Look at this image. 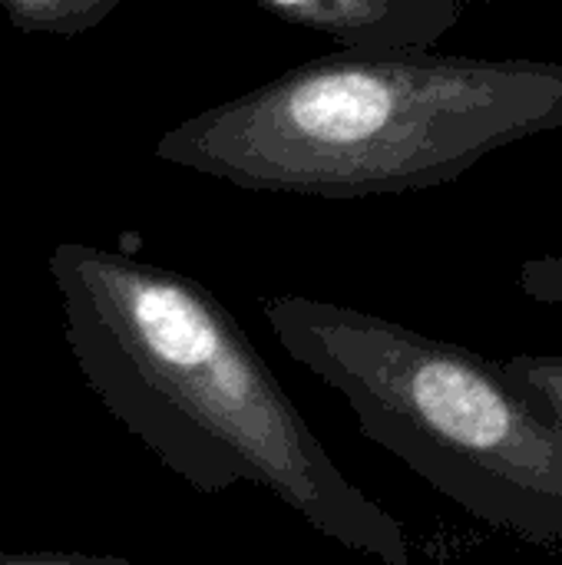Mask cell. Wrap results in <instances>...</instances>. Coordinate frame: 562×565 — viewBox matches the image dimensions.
Masks as SVG:
<instances>
[{
    "mask_svg": "<svg viewBox=\"0 0 562 565\" xmlns=\"http://www.w3.org/2000/svg\"><path fill=\"white\" fill-rule=\"evenodd\" d=\"M99 404L195 493L252 483L331 543L411 565L404 526L321 447L235 315L192 275L86 242L46 258Z\"/></svg>",
    "mask_w": 562,
    "mask_h": 565,
    "instance_id": "6da1fadb",
    "label": "cell"
},
{
    "mask_svg": "<svg viewBox=\"0 0 562 565\" xmlns=\"http://www.w3.org/2000/svg\"><path fill=\"white\" fill-rule=\"evenodd\" d=\"M560 126L562 63L344 50L185 116L156 159L245 192L361 199L447 185Z\"/></svg>",
    "mask_w": 562,
    "mask_h": 565,
    "instance_id": "7a4b0ae2",
    "label": "cell"
},
{
    "mask_svg": "<svg viewBox=\"0 0 562 565\" xmlns=\"http://www.w3.org/2000/svg\"><path fill=\"white\" fill-rule=\"evenodd\" d=\"M262 315L371 444L474 520L562 546V430L500 361L308 295H272Z\"/></svg>",
    "mask_w": 562,
    "mask_h": 565,
    "instance_id": "3957f363",
    "label": "cell"
},
{
    "mask_svg": "<svg viewBox=\"0 0 562 565\" xmlns=\"http://www.w3.org/2000/svg\"><path fill=\"white\" fill-rule=\"evenodd\" d=\"M288 26L315 30L354 53L434 50L470 0H255Z\"/></svg>",
    "mask_w": 562,
    "mask_h": 565,
    "instance_id": "277c9868",
    "label": "cell"
},
{
    "mask_svg": "<svg viewBox=\"0 0 562 565\" xmlns=\"http://www.w3.org/2000/svg\"><path fill=\"white\" fill-rule=\"evenodd\" d=\"M123 0H0L10 26L20 33L83 36L96 30Z\"/></svg>",
    "mask_w": 562,
    "mask_h": 565,
    "instance_id": "5b68a950",
    "label": "cell"
},
{
    "mask_svg": "<svg viewBox=\"0 0 562 565\" xmlns=\"http://www.w3.org/2000/svg\"><path fill=\"white\" fill-rule=\"evenodd\" d=\"M500 364L507 377L562 430V354H513Z\"/></svg>",
    "mask_w": 562,
    "mask_h": 565,
    "instance_id": "8992f818",
    "label": "cell"
},
{
    "mask_svg": "<svg viewBox=\"0 0 562 565\" xmlns=\"http://www.w3.org/2000/svg\"><path fill=\"white\" fill-rule=\"evenodd\" d=\"M520 291L540 305H562V255L527 258L517 275Z\"/></svg>",
    "mask_w": 562,
    "mask_h": 565,
    "instance_id": "52a82bcc",
    "label": "cell"
},
{
    "mask_svg": "<svg viewBox=\"0 0 562 565\" xmlns=\"http://www.w3.org/2000/svg\"><path fill=\"white\" fill-rule=\"evenodd\" d=\"M0 565H136L119 556H89V553H10L0 550Z\"/></svg>",
    "mask_w": 562,
    "mask_h": 565,
    "instance_id": "ba28073f",
    "label": "cell"
}]
</instances>
